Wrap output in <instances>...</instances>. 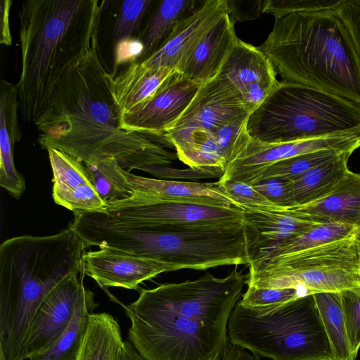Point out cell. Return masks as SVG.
<instances>
[{
    "instance_id": "cell-1",
    "label": "cell",
    "mask_w": 360,
    "mask_h": 360,
    "mask_svg": "<svg viewBox=\"0 0 360 360\" xmlns=\"http://www.w3.org/2000/svg\"><path fill=\"white\" fill-rule=\"evenodd\" d=\"M109 74L91 49L57 82L49 103L34 124L42 148L63 151L84 165L115 159L130 172L150 166H169L178 159L170 140L124 130L111 93ZM179 160V159H178Z\"/></svg>"
},
{
    "instance_id": "cell-2",
    "label": "cell",
    "mask_w": 360,
    "mask_h": 360,
    "mask_svg": "<svg viewBox=\"0 0 360 360\" xmlns=\"http://www.w3.org/2000/svg\"><path fill=\"white\" fill-rule=\"evenodd\" d=\"M247 275L237 267L224 278H199L141 289L122 304L131 321L128 338L145 360H221L228 323Z\"/></svg>"
},
{
    "instance_id": "cell-3",
    "label": "cell",
    "mask_w": 360,
    "mask_h": 360,
    "mask_svg": "<svg viewBox=\"0 0 360 360\" xmlns=\"http://www.w3.org/2000/svg\"><path fill=\"white\" fill-rule=\"evenodd\" d=\"M104 1L28 0L19 10L20 111L35 122L65 72L92 46Z\"/></svg>"
},
{
    "instance_id": "cell-4",
    "label": "cell",
    "mask_w": 360,
    "mask_h": 360,
    "mask_svg": "<svg viewBox=\"0 0 360 360\" xmlns=\"http://www.w3.org/2000/svg\"><path fill=\"white\" fill-rule=\"evenodd\" d=\"M85 249L70 224L51 236H20L1 244L0 351L6 360H23L36 312L61 281L82 273Z\"/></svg>"
},
{
    "instance_id": "cell-5",
    "label": "cell",
    "mask_w": 360,
    "mask_h": 360,
    "mask_svg": "<svg viewBox=\"0 0 360 360\" xmlns=\"http://www.w3.org/2000/svg\"><path fill=\"white\" fill-rule=\"evenodd\" d=\"M283 81L309 86L360 105V60L335 10L275 18L258 46Z\"/></svg>"
},
{
    "instance_id": "cell-6",
    "label": "cell",
    "mask_w": 360,
    "mask_h": 360,
    "mask_svg": "<svg viewBox=\"0 0 360 360\" xmlns=\"http://www.w3.org/2000/svg\"><path fill=\"white\" fill-rule=\"evenodd\" d=\"M89 243L111 248L169 265L172 271L206 270L219 266H249L253 240L244 221L149 226L119 221L97 213Z\"/></svg>"
},
{
    "instance_id": "cell-7",
    "label": "cell",
    "mask_w": 360,
    "mask_h": 360,
    "mask_svg": "<svg viewBox=\"0 0 360 360\" xmlns=\"http://www.w3.org/2000/svg\"><path fill=\"white\" fill-rule=\"evenodd\" d=\"M251 138L284 143L360 132V105L304 84L281 81L249 116Z\"/></svg>"
},
{
    "instance_id": "cell-8",
    "label": "cell",
    "mask_w": 360,
    "mask_h": 360,
    "mask_svg": "<svg viewBox=\"0 0 360 360\" xmlns=\"http://www.w3.org/2000/svg\"><path fill=\"white\" fill-rule=\"evenodd\" d=\"M229 343L257 359L333 360V354L313 294L258 316L239 301L228 323Z\"/></svg>"
},
{
    "instance_id": "cell-9",
    "label": "cell",
    "mask_w": 360,
    "mask_h": 360,
    "mask_svg": "<svg viewBox=\"0 0 360 360\" xmlns=\"http://www.w3.org/2000/svg\"><path fill=\"white\" fill-rule=\"evenodd\" d=\"M248 267L247 287L296 288L308 294L360 287L359 248L354 236Z\"/></svg>"
},
{
    "instance_id": "cell-10",
    "label": "cell",
    "mask_w": 360,
    "mask_h": 360,
    "mask_svg": "<svg viewBox=\"0 0 360 360\" xmlns=\"http://www.w3.org/2000/svg\"><path fill=\"white\" fill-rule=\"evenodd\" d=\"M115 219L149 226L244 221L243 210L209 197H173L134 190L131 197L103 210Z\"/></svg>"
},
{
    "instance_id": "cell-11",
    "label": "cell",
    "mask_w": 360,
    "mask_h": 360,
    "mask_svg": "<svg viewBox=\"0 0 360 360\" xmlns=\"http://www.w3.org/2000/svg\"><path fill=\"white\" fill-rule=\"evenodd\" d=\"M360 132H344L284 143H265L250 137L227 164L219 181L233 180L250 186L258 182L273 164L291 157L322 150L354 152Z\"/></svg>"
},
{
    "instance_id": "cell-12",
    "label": "cell",
    "mask_w": 360,
    "mask_h": 360,
    "mask_svg": "<svg viewBox=\"0 0 360 360\" xmlns=\"http://www.w3.org/2000/svg\"><path fill=\"white\" fill-rule=\"evenodd\" d=\"M250 114L237 88L225 76L219 75L200 86L167 131L200 128L214 132L222 126L246 121Z\"/></svg>"
},
{
    "instance_id": "cell-13",
    "label": "cell",
    "mask_w": 360,
    "mask_h": 360,
    "mask_svg": "<svg viewBox=\"0 0 360 360\" xmlns=\"http://www.w3.org/2000/svg\"><path fill=\"white\" fill-rule=\"evenodd\" d=\"M201 85L175 71L141 106L122 115L121 128L141 134H165L186 110Z\"/></svg>"
},
{
    "instance_id": "cell-14",
    "label": "cell",
    "mask_w": 360,
    "mask_h": 360,
    "mask_svg": "<svg viewBox=\"0 0 360 360\" xmlns=\"http://www.w3.org/2000/svg\"><path fill=\"white\" fill-rule=\"evenodd\" d=\"M71 275L61 281L46 297L31 323L22 351L25 360L51 346L70 324L84 286V276Z\"/></svg>"
},
{
    "instance_id": "cell-15",
    "label": "cell",
    "mask_w": 360,
    "mask_h": 360,
    "mask_svg": "<svg viewBox=\"0 0 360 360\" xmlns=\"http://www.w3.org/2000/svg\"><path fill=\"white\" fill-rule=\"evenodd\" d=\"M168 271H173L167 264L108 247L85 252L82 257V272L104 290L110 287L138 290L142 282Z\"/></svg>"
},
{
    "instance_id": "cell-16",
    "label": "cell",
    "mask_w": 360,
    "mask_h": 360,
    "mask_svg": "<svg viewBox=\"0 0 360 360\" xmlns=\"http://www.w3.org/2000/svg\"><path fill=\"white\" fill-rule=\"evenodd\" d=\"M227 13V0L205 1L200 8L176 26L159 50L141 63L150 68L179 71L205 34Z\"/></svg>"
},
{
    "instance_id": "cell-17",
    "label": "cell",
    "mask_w": 360,
    "mask_h": 360,
    "mask_svg": "<svg viewBox=\"0 0 360 360\" xmlns=\"http://www.w3.org/2000/svg\"><path fill=\"white\" fill-rule=\"evenodd\" d=\"M243 216L253 240V257L250 265L271 259L284 244L318 224L304 219L293 209L245 210Z\"/></svg>"
},
{
    "instance_id": "cell-18",
    "label": "cell",
    "mask_w": 360,
    "mask_h": 360,
    "mask_svg": "<svg viewBox=\"0 0 360 360\" xmlns=\"http://www.w3.org/2000/svg\"><path fill=\"white\" fill-rule=\"evenodd\" d=\"M234 25L228 13L221 17L196 45L179 72L200 84L217 77L238 39Z\"/></svg>"
},
{
    "instance_id": "cell-19",
    "label": "cell",
    "mask_w": 360,
    "mask_h": 360,
    "mask_svg": "<svg viewBox=\"0 0 360 360\" xmlns=\"http://www.w3.org/2000/svg\"><path fill=\"white\" fill-rule=\"evenodd\" d=\"M291 209L314 224L335 223L360 228V174L348 170L328 195Z\"/></svg>"
},
{
    "instance_id": "cell-20",
    "label": "cell",
    "mask_w": 360,
    "mask_h": 360,
    "mask_svg": "<svg viewBox=\"0 0 360 360\" xmlns=\"http://www.w3.org/2000/svg\"><path fill=\"white\" fill-rule=\"evenodd\" d=\"M175 71L134 61L117 75L109 74L112 98L121 115L141 106Z\"/></svg>"
},
{
    "instance_id": "cell-21",
    "label": "cell",
    "mask_w": 360,
    "mask_h": 360,
    "mask_svg": "<svg viewBox=\"0 0 360 360\" xmlns=\"http://www.w3.org/2000/svg\"><path fill=\"white\" fill-rule=\"evenodd\" d=\"M229 79L241 94L249 85H277L276 72L268 57L258 47L240 39L231 49L220 74Z\"/></svg>"
},
{
    "instance_id": "cell-22",
    "label": "cell",
    "mask_w": 360,
    "mask_h": 360,
    "mask_svg": "<svg viewBox=\"0 0 360 360\" xmlns=\"http://www.w3.org/2000/svg\"><path fill=\"white\" fill-rule=\"evenodd\" d=\"M178 159L192 169L224 172L227 161L214 134L200 128L167 131Z\"/></svg>"
},
{
    "instance_id": "cell-23",
    "label": "cell",
    "mask_w": 360,
    "mask_h": 360,
    "mask_svg": "<svg viewBox=\"0 0 360 360\" xmlns=\"http://www.w3.org/2000/svg\"><path fill=\"white\" fill-rule=\"evenodd\" d=\"M204 2L205 1L197 0L158 1L143 30V37L141 39L143 51L136 61L143 62L159 50L176 26L195 12Z\"/></svg>"
},
{
    "instance_id": "cell-24",
    "label": "cell",
    "mask_w": 360,
    "mask_h": 360,
    "mask_svg": "<svg viewBox=\"0 0 360 360\" xmlns=\"http://www.w3.org/2000/svg\"><path fill=\"white\" fill-rule=\"evenodd\" d=\"M352 153V152L342 153L309 169L294 180L293 207L315 202L328 195L349 170L347 162Z\"/></svg>"
},
{
    "instance_id": "cell-25",
    "label": "cell",
    "mask_w": 360,
    "mask_h": 360,
    "mask_svg": "<svg viewBox=\"0 0 360 360\" xmlns=\"http://www.w3.org/2000/svg\"><path fill=\"white\" fill-rule=\"evenodd\" d=\"M124 344L120 326L112 315L92 313L77 360H121Z\"/></svg>"
},
{
    "instance_id": "cell-26",
    "label": "cell",
    "mask_w": 360,
    "mask_h": 360,
    "mask_svg": "<svg viewBox=\"0 0 360 360\" xmlns=\"http://www.w3.org/2000/svg\"><path fill=\"white\" fill-rule=\"evenodd\" d=\"M94 297V293L84 286L72 319L65 330L51 346L29 360H77L90 315L98 305Z\"/></svg>"
},
{
    "instance_id": "cell-27",
    "label": "cell",
    "mask_w": 360,
    "mask_h": 360,
    "mask_svg": "<svg viewBox=\"0 0 360 360\" xmlns=\"http://www.w3.org/2000/svg\"><path fill=\"white\" fill-rule=\"evenodd\" d=\"M333 354V360H355L351 354L339 292L313 293Z\"/></svg>"
},
{
    "instance_id": "cell-28",
    "label": "cell",
    "mask_w": 360,
    "mask_h": 360,
    "mask_svg": "<svg viewBox=\"0 0 360 360\" xmlns=\"http://www.w3.org/2000/svg\"><path fill=\"white\" fill-rule=\"evenodd\" d=\"M84 165L90 182L107 205L131 197L134 189L127 179L124 169L115 159Z\"/></svg>"
},
{
    "instance_id": "cell-29",
    "label": "cell",
    "mask_w": 360,
    "mask_h": 360,
    "mask_svg": "<svg viewBox=\"0 0 360 360\" xmlns=\"http://www.w3.org/2000/svg\"><path fill=\"white\" fill-rule=\"evenodd\" d=\"M124 173L131 187L136 191L173 197H209L231 203L227 197L216 191L210 183L148 178L133 174L125 169Z\"/></svg>"
},
{
    "instance_id": "cell-30",
    "label": "cell",
    "mask_w": 360,
    "mask_h": 360,
    "mask_svg": "<svg viewBox=\"0 0 360 360\" xmlns=\"http://www.w3.org/2000/svg\"><path fill=\"white\" fill-rule=\"evenodd\" d=\"M20 108L15 84L1 79L0 83V160L13 161L15 143L20 140L18 109Z\"/></svg>"
},
{
    "instance_id": "cell-31",
    "label": "cell",
    "mask_w": 360,
    "mask_h": 360,
    "mask_svg": "<svg viewBox=\"0 0 360 360\" xmlns=\"http://www.w3.org/2000/svg\"><path fill=\"white\" fill-rule=\"evenodd\" d=\"M357 229L352 226L342 224H316L281 246L276 252L273 258L352 237Z\"/></svg>"
},
{
    "instance_id": "cell-32",
    "label": "cell",
    "mask_w": 360,
    "mask_h": 360,
    "mask_svg": "<svg viewBox=\"0 0 360 360\" xmlns=\"http://www.w3.org/2000/svg\"><path fill=\"white\" fill-rule=\"evenodd\" d=\"M53 172V191L74 188L90 182L84 164L70 155L54 148L47 149Z\"/></svg>"
},
{
    "instance_id": "cell-33",
    "label": "cell",
    "mask_w": 360,
    "mask_h": 360,
    "mask_svg": "<svg viewBox=\"0 0 360 360\" xmlns=\"http://www.w3.org/2000/svg\"><path fill=\"white\" fill-rule=\"evenodd\" d=\"M306 292L296 288H257L247 287L242 295L240 304L258 316L269 314L285 303L307 295Z\"/></svg>"
},
{
    "instance_id": "cell-34",
    "label": "cell",
    "mask_w": 360,
    "mask_h": 360,
    "mask_svg": "<svg viewBox=\"0 0 360 360\" xmlns=\"http://www.w3.org/2000/svg\"><path fill=\"white\" fill-rule=\"evenodd\" d=\"M342 153L345 152L322 150L280 160L271 165L262 174L259 181L272 177L286 178L294 181L309 169Z\"/></svg>"
},
{
    "instance_id": "cell-35",
    "label": "cell",
    "mask_w": 360,
    "mask_h": 360,
    "mask_svg": "<svg viewBox=\"0 0 360 360\" xmlns=\"http://www.w3.org/2000/svg\"><path fill=\"white\" fill-rule=\"evenodd\" d=\"M216 191L227 197L243 210H281L283 209L266 199L253 187L243 182L228 180L210 183Z\"/></svg>"
},
{
    "instance_id": "cell-36",
    "label": "cell",
    "mask_w": 360,
    "mask_h": 360,
    "mask_svg": "<svg viewBox=\"0 0 360 360\" xmlns=\"http://www.w3.org/2000/svg\"><path fill=\"white\" fill-rule=\"evenodd\" d=\"M53 198L56 204L73 212L103 211L108 206L91 182L53 191Z\"/></svg>"
},
{
    "instance_id": "cell-37",
    "label": "cell",
    "mask_w": 360,
    "mask_h": 360,
    "mask_svg": "<svg viewBox=\"0 0 360 360\" xmlns=\"http://www.w3.org/2000/svg\"><path fill=\"white\" fill-rule=\"evenodd\" d=\"M158 1L151 0L124 1L114 26L113 41L116 44L122 39L132 37L131 35L139 28L146 15L154 9Z\"/></svg>"
},
{
    "instance_id": "cell-38",
    "label": "cell",
    "mask_w": 360,
    "mask_h": 360,
    "mask_svg": "<svg viewBox=\"0 0 360 360\" xmlns=\"http://www.w3.org/2000/svg\"><path fill=\"white\" fill-rule=\"evenodd\" d=\"M339 293L350 352L356 359L360 349V287Z\"/></svg>"
},
{
    "instance_id": "cell-39",
    "label": "cell",
    "mask_w": 360,
    "mask_h": 360,
    "mask_svg": "<svg viewBox=\"0 0 360 360\" xmlns=\"http://www.w3.org/2000/svg\"><path fill=\"white\" fill-rule=\"evenodd\" d=\"M342 0H265L263 13L275 18L293 13L335 10Z\"/></svg>"
},
{
    "instance_id": "cell-40",
    "label": "cell",
    "mask_w": 360,
    "mask_h": 360,
    "mask_svg": "<svg viewBox=\"0 0 360 360\" xmlns=\"http://www.w3.org/2000/svg\"><path fill=\"white\" fill-rule=\"evenodd\" d=\"M247 122L226 124L212 132L228 162L240 150L250 138Z\"/></svg>"
},
{
    "instance_id": "cell-41",
    "label": "cell",
    "mask_w": 360,
    "mask_h": 360,
    "mask_svg": "<svg viewBox=\"0 0 360 360\" xmlns=\"http://www.w3.org/2000/svg\"><path fill=\"white\" fill-rule=\"evenodd\" d=\"M292 184L293 181L291 179L272 177L262 179L252 186L276 205L288 210L294 207Z\"/></svg>"
},
{
    "instance_id": "cell-42",
    "label": "cell",
    "mask_w": 360,
    "mask_h": 360,
    "mask_svg": "<svg viewBox=\"0 0 360 360\" xmlns=\"http://www.w3.org/2000/svg\"><path fill=\"white\" fill-rule=\"evenodd\" d=\"M335 11L343 22L360 60V0H342Z\"/></svg>"
},
{
    "instance_id": "cell-43",
    "label": "cell",
    "mask_w": 360,
    "mask_h": 360,
    "mask_svg": "<svg viewBox=\"0 0 360 360\" xmlns=\"http://www.w3.org/2000/svg\"><path fill=\"white\" fill-rule=\"evenodd\" d=\"M153 176L162 178H186V179H200V178H217L219 179L224 172L211 169H179L169 166H150L143 169Z\"/></svg>"
},
{
    "instance_id": "cell-44",
    "label": "cell",
    "mask_w": 360,
    "mask_h": 360,
    "mask_svg": "<svg viewBox=\"0 0 360 360\" xmlns=\"http://www.w3.org/2000/svg\"><path fill=\"white\" fill-rule=\"evenodd\" d=\"M264 1L227 0L229 18L233 24L255 19L263 13Z\"/></svg>"
},
{
    "instance_id": "cell-45",
    "label": "cell",
    "mask_w": 360,
    "mask_h": 360,
    "mask_svg": "<svg viewBox=\"0 0 360 360\" xmlns=\"http://www.w3.org/2000/svg\"><path fill=\"white\" fill-rule=\"evenodd\" d=\"M115 68L121 64L136 61L143 51V44L139 39L129 37L115 44Z\"/></svg>"
},
{
    "instance_id": "cell-46",
    "label": "cell",
    "mask_w": 360,
    "mask_h": 360,
    "mask_svg": "<svg viewBox=\"0 0 360 360\" xmlns=\"http://www.w3.org/2000/svg\"><path fill=\"white\" fill-rule=\"evenodd\" d=\"M12 1L1 0L0 3V43L6 46H10L12 43V37L9 25V14Z\"/></svg>"
},
{
    "instance_id": "cell-47",
    "label": "cell",
    "mask_w": 360,
    "mask_h": 360,
    "mask_svg": "<svg viewBox=\"0 0 360 360\" xmlns=\"http://www.w3.org/2000/svg\"><path fill=\"white\" fill-rule=\"evenodd\" d=\"M221 360H257L248 351L235 345H229Z\"/></svg>"
},
{
    "instance_id": "cell-48",
    "label": "cell",
    "mask_w": 360,
    "mask_h": 360,
    "mask_svg": "<svg viewBox=\"0 0 360 360\" xmlns=\"http://www.w3.org/2000/svg\"><path fill=\"white\" fill-rule=\"evenodd\" d=\"M121 360H145L136 350L134 346L127 341H124Z\"/></svg>"
},
{
    "instance_id": "cell-49",
    "label": "cell",
    "mask_w": 360,
    "mask_h": 360,
    "mask_svg": "<svg viewBox=\"0 0 360 360\" xmlns=\"http://www.w3.org/2000/svg\"><path fill=\"white\" fill-rule=\"evenodd\" d=\"M355 240L357 242L358 244V248H359V275H360V228L357 229L356 231L354 236Z\"/></svg>"
},
{
    "instance_id": "cell-50",
    "label": "cell",
    "mask_w": 360,
    "mask_h": 360,
    "mask_svg": "<svg viewBox=\"0 0 360 360\" xmlns=\"http://www.w3.org/2000/svg\"><path fill=\"white\" fill-rule=\"evenodd\" d=\"M0 360H6L1 351H0Z\"/></svg>"
}]
</instances>
